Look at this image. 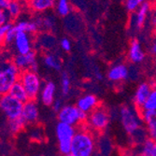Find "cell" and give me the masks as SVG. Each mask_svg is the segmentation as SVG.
Here are the masks:
<instances>
[{
	"mask_svg": "<svg viewBox=\"0 0 156 156\" xmlns=\"http://www.w3.org/2000/svg\"><path fill=\"white\" fill-rule=\"evenodd\" d=\"M139 78H140L139 69L136 67V65H133L132 66L129 67V77H128V80L134 81V80H137Z\"/></svg>",
	"mask_w": 156,
	"mask_h": 156,
	"instance_id": "d590c367",
	"label": "cell"
},
{
	"mask_svg": "<svg viewBox=\"0 0 156 156\" xmlns=\"http://www.w3.org/2000/svg\"><path fill=\"white\" fill-rule=\"evenodd\" d=\"M144 110H156V86L153 87L143 108ZM141 109V110H142Z\"/></svg>",
	"mask_w": 156,
	"mask_h": 156,
	"instance_id": "f546056e",
	"label": "cell"
},
{
	"mask_svg": "<svg viewBox=\"0 0 156 156\" xmlns=\"http://www.w3.org/2000/svg\"><path fill=\"white\" fill-rule=\"evenodd\" d=\"M25 125H26V122L22 117H20L16 120L9 121V130L11 134L16 135L24 128Z\"/></svg>",
	"mask_w": 156,
	"mask_h": 156,
	"instance_id": "484cf974",
	"label": "cell"
},
{
	"mask_svg": "<svg viewBox=\"0 0 156 156\" xmlns=\"http://www.w3.org/2000/svg\"><path fill=\"white\" fill-rule=\"evenodd\" d=\"M19 81L24 87L29 100H36L40 94L42 89V80L37 72L32 70H26L20 74Z\"/></svg>",
	"mask_w": 156,
	"mask_h": 156,
	"instance_id": "5b68a950",
	"label": "cell"
},
{
	"mask_svg": "<svg viewBox=\"0 0 156 156\" xmlns=\"http://www.w3.org/2000/svg\"><path fill=\"white\" fill-rule=\"evenodd\" d=\"M87 117L88 115L86 113L80 110L76 105H71V104L64 105L61 110L57 113L58 122L72 125L75 127L86 122Z\"/></svg>",
	"mask_w": 156,
	"mask_h": 156,
	"instance_id": "52a82bcc",
	"label": "cell"
},
{
	"mask_svg": "<svg viewBox=\"0 0 156 156\" xmlns=\"http://www.w3.org/2000/svg\"><path fill=\"white\" fill-rule=\"evenodd\" d=\"M96 149V140L93 132L87 126L77 129L72 140L71 153L73 156H94Z\"/></svg>",
	"mask_w": 156,
	"mask_h": 156,
	"instance_id": "6da1fadb",
	"label": "cell"
},
{
	"mask_svg": "<svg viewBox=\"0 0 156 156\" xmlns=\"http://www.w3.org/2000/svg\"><path fill=\"white\" fill-rule=\"evenodd\" d=\"M156 83L152 81H141L136 88L133 96V105L139 110L143 108L146 101L153 89Z\"/></svg>",
	"mask_w": 156,
	"mask_h": 156,
	"instance_id": "9c48e42d",
	"label": "cell"
},
{
	"mask_svg": "<svg viewBox=\"0 0 156 156\" xmlns=\"http://www.w3.org/2000/svg\"><path fill=\"white\" fill-rule=\"evenodd\" d=\"M17 33L18 32L15 29V27H14V24H13V26L8 31V33L6 35L5 45H11V44H13V42H14V40H15V37H16Z\"/></svg>",
	"mask_w": 156,
	"mask_h": 156,
	"instance_id": "836d02e7",
	"label": "cell"
},
{
	"mask_svg": "<svg viewBox=\"0 0 156 156\" xmlns=\"http://www.w3.org/2000/svg\"><path fill=\"white\" fill-rule=\"evenodd\" d=\"M141 119L144 123H148L153 120H156V110H140Z\"/></svg>",
	"mask_w": 156,
	"mask_h": 156,
	"instance_id": "1f68e13d",
	"label": "cell"
},
{
	"mask_svg": "<svg viewBox=\"0 0 156 156\" xmlns=\"http://www.w3.org/2000/svg\"><path fill=\"white\" fill-rule=\"evenodd\" d=\"M39 29H44L45 30H51L54 25V22L51 19V17H39L35 20Z\"/></svg>",
	"mask_w": 156,
	"mask_h": 156,
	"instance_id": "f1b7e54d",
	"label": "cell"
},
{
	"mask_svg": "<svg viewBox=\"0 0 156 156\" xmlns=\"http://www.w3.org/2000/svg\"><path fill=\"white\" fill-rule=\"evenodd\" d=\"M7 11L10 19H15L18 17L22 11V5L19 2V0H12L7 9Z\"/></svg>",
	"mask_w": 156,
	"mask_h": 156,
	"instance_id": "4316f807",
	"label": "cell"
},
{
	"mask_svg": "<svg viewBox=\"0 0 156 156\" xmlns=\"http://www.w3.org/2000/svg\"><path fill=\"white\" fill-rule=\"evenodd\" d=\"M12 0H0V9H7Z\"/></svg>",
	"mask_w": 156,
	"mask_h": 156,
	"instance_id": "60d3db41",
	"label": "cell"
},
{
	"mask_svg": "<svg viewBox=\"0 0 156 156\" xmlns=\"http://www.w3.org/2000/svg\"><path fill=\"white\" fill-rule=\"evenodd\" d=\"M37 45L39 47H41L42 49L50 51V50L53 49L55 46V38L49 34L41 35L38 38Z\"/></svg>",
	"mask_w": 156,
	"mask_h": 156,
	"instance_id": "603a6c76",
	"label": "cell"
},
{
	"mask_svg": "<svg viewBox=\"0 0 156 156\" xmlns=\"http://www.w3.org/2000/svg\"><path fill=\"white\" fill-rule=\"evenodd\" d=\"M56 91H57V88H56V84L53 81H46L42 86L39 94L42 104L47 107H51L56 99Z\"/></svg>",
	"mask_w": 156,
	"mask_h": 156,
	"instance_id": "e0dca14e",
	"label": "cell"
},
{
	"mask_svg": "<svg viewBox=\"0 0 156 156\" xmlns=\"http://www.w3.org/2000/svg\"><path fill=\"white\" fill-rule=\"evenodd\" d=\"M119 118L123 130L128 135L142 127L143 121L141 119L140 110L134 105L122 106L119 111Z\"/></svg>",
	"mask_w": 156,
	"mask_h": 156,
	"instance_id": "3957f363",
	"label": "cell"
},
{
	"mask_svg": "<svg viewBox=\"0 0 156 156\" xmlns=\"http://www.w3.org/2000/svg\"><path fill=\"white\" fill-rule=\"evenodd\" d=\"M29 7L34 12H45L55 6V0H28Z\"/></svg>",
	"mask_w": 156,
	"mask_h": 156,
	"instance_id": "ac0fdd59",
	"label": "cell"
},
{
	"mask_svg": "<svg viewBox=\"0 0 156 156\" xmlns=\"http://www.w3.org/2000/svg\"><path fill=\"white\" fill-rule=\"evenodd\" d=\"M22 118L26 124H36L39 120V108L36 100H28L23 105Z\"/></svg>",
	"mask_w": 156,
	"mask_h": 156,
	"instance_id": "2e32d148",
	"label": "cell"
},
{
	"mask_svg": "<svg viewBox=\"0 0 156 156\" xmlns=\"http://www.w3.org/2000/svg\"><path fill=\"white\" fill-rule=\"evenodd\" d=\"M77 128L75 126L69 125L58 122L55 126V136L58 141V149L62 155H66L71 151L72 140L76 135Z\"/></svg>",
	"mask_w": 156,
	"mask_h": 156,
	"instance_id": "277c9868",
	"label": "cell"
},
{
	"mask_svg": "<svg viewBox=\"0 0 156 156\" xmlns=\"http://www.w3.org/2000/svg\"><path fill=\"white\" fill-rule=\"evenodd\" d=\"M14 27H15L17 32H24V33L30 34V35L36 34L39 30L36 21L22 20L14 24Z\"/></svg>",
	"mask_w": 156,
	"mask_h": 156,
	"instance_id": "d6986e66",
	"label": "cell"
},
{
	"mask_svg": "<svg viewBox=\"0 0 156 156\" xmlns=\"http://www.w3.org/2000/svg\"><path fill=\"white\" fill-rule=\"evenodd\" d=\"M64 107V105H63V101H62V99H55V101H54V103L52 104V106H51V108H52V109L56 112V113H58L60 110H61V108Z\"/></svg>",
	"mask_w": 156,
	"mask_h": 156,
	"instance_id": "f35d334b",
	"label": "cell"
},
{
	"mask_svg": "<svg viewBox=\"0 0 156 156\" xmlns=\"http://www.w3.org/2000/svg\"><path fill=\"white\" fill-rule=\"evenodd\" d=\"M151 9V4L149 2H145L141 5L135 12L131 15V27L134 30H140L143 27L147 15Z\"/></svg>",
	"mask_w": 156,
	"mask_h": 156,
	"instance_id": "9a60e30c",
	"label": "cell"
},
{
	"mask_svg": "<svg viewBox=\"0 0 156 156\" xmlns=\"http://www.w3.org/2000/svg\"><path fill=\"white\" fill-rule=\"evenodd\" d=\"M21 71L12 61H0V97L9 93L20 78Z\"/></svg>",
	"mask_w": 156,
	"mask_h": 156,
	"instance_id": "7a4b0ae2",
	"label": "cell"
},
{
	"mask_svg": "<svg viewBox=\"0 0 156 156\" xmlns=\"http://www.w3.org/2000/svg\"><path fill=\"white\" fill-rule=\"evenodd\" d=\"M146 130L148 132L149 138L156 142V120L146 123Z\"/></svg>",
	"mask_w": 156,
	"mask_h": 156,
	"instance_id": "d6a6232c",
	"label": "cell"
},
{
	"mask_svg": "<svg viewBox=\"0 0 156 156\" xmlns=\"http://www.w3.org/2000/svg\"><path fill=\"white\" fill-rule=\"evenodd\" d=\"M129 66L123 63H117L112 65L107 72V78L110 82L120 83L128 80Z\"/></svg>",
	"mask_w": 156,
	"mask_h": 156,
	"instance_id": "8fae6325",
	"label": "cell"
},
{
	"mask_svg": "<svg viewBox=\"0 0 156 156\" xmlns=\"http://www.w3.org/2000/svg\"><path fill=\"white\" fill-rule=\"evenodd\" d=\"M34 134H40V133H38V132H37V129H36V131L34 132ZM35 136H36V138H37V139H39V138H40L39 135H35Z\"/></svg>",
	"mask_w": 156,
	"mask_h": 156,
	"instance_id": "f6af8a7d",
	"label": "cell"
},
{
	"mask_svg": "<svg viewBox=\"0 0 156 156\" xmlns=\"http://www.w3.org/2000/svg\"><path fill=\"white\" fill-rule=\"evenodd\" d=\"M150 53L154 59H156V40L152 42L150 47Z\"/></svg>",
	"mask_w": 156,
	"mask_h": 156,
	"instance_id": "ab89813d",
	"label": "cell"
},
{
	"mask_svg": "<svg viewBox=\"0 0 156 156\" xmlns=\"http://www.w3.org/2000/svg\"><path fill=\"white\" fill-rule=\"evenodd\" d=\"M135 156H143V155H140V154H136Z\"/></svg>",
	"mask_w": 156,
	"mask_h": 156,
	"instance_id": "c3c4849f",
	"label": "cell"
},
{
	"mask_svg": "<svg viewBox=\"0 0 156 156\" xmlns=\"http://www.w3.org/2000/svg\"><path fill=\"white\" fill-rule=\"evenodd\" d=\"M12 26H13V23H9L5 25L0 26V47L5 44L6 35Z\"/></svg>",
	"mask_w": 156,
	"mask_h": 156,
	"instance_id": "e575fe53",
	"label": "cell"
},
{
	"mask_svg": "<svg viewBox=\"0 0 156 156\" xmlns=\"http://www.w3.org/2000/svg\"><path fill=\"white\" fill-rule=\"evenodd\" d=\"M151 156H156V142H155V146H154V148H153V151H152Z\"/></svg>",
	"mask_w": 156,
	"mask_h": 156,
	"instance_id": "7bdbcfd3",
	"label": "cell"
},
{
	"mask_svg": "<svg viewBox=\"0 0 156 156\" xmlns=\"http://www.w3.org/2000/svg\"><path fill=\"white\" fill-rule=\"evenodd\" d=\"M60 47L65 51H70L72 48L71 41H70L67 37H64L60 40Z\"/></svg>",
	"mask_w": 156,
	"mask_h": 156,
	"instance_id": "74e56055",
	"label": "cell"
},
{
	"mask_svg": "<svg viewBox=\"0 0 156 156\" xmlns=\"http://www.w3.org/2000/svg\"><path fill=\"white\" fill-rule=\"evenodd\" d=\"M127 59L132 65H139L143 63L146 59V52L143 49L142 44L136 38L131 40L128 52H127Z\"/></svg>",
	"mask_w": 156,
	"mask_h": 156,
	"instance_id": "7c38bea8",
	"label": "cell"
},
{
	"mask_svg": "<svg viewBox=\"0 0 156 156\" xmlns=\"http://www.w3.org/2000/svg\"><path fill=\"white\" fill-rule=\"evenodd\" d=\"M147 2V0H125L124 6L130 12H135L141 5Z\"/></svg>",
	"mask_w": 156,
	"mask_h": 156,
	"instance_id": "4dcf8cb0",
	"label": "cell"
},
{
	"mask_svg": "<svg viewBox=\"0 0 156 156\" xmlns=\"http://www.w3.org/2000/svg\"><path fill=\"white\" fill-rule=\"evenodd\" d=\"M23 105L24 103L13 97L9 94L0 97V109L9 121L16 120L22 117Z\"/></svg>",
	"mask_w": 156,
	"mask_h": 156,
	"instance_id": "ba28073f",
	"label": "cell"
},
{
	"mask_svg": "<svg viewBox=\"0 0 156 156\" xmlns=\"http://www.w3.org/2000/svg\"><path fill=\"white\" fill-rule=\"evenodd\" d=\"M63 156H73L71 153H69V154H66V155H63Z\"/></svg>",
	"mask_w": 156,
	"mask_h": 156,
	"instance_id": "7dc6e473",
	"label": "cell"
},
{
	"mask_svg": "<svg viewBox=\"0 0 156 156\" xmlns=\"http://www.w3.org/2000/svg\"><path fill=\"white\" fill-rule=\"evenodd\" d=\"M13 47L17 54H27L33 51V39L30 34L18 32L13 42Z\"/></svg>",
	"mask_w": 156,
	"mask_h": 156,
	"instance_id": "4fadbf2b",
	"label": "cell"
},
{
	"mask_svg": "<svg viewBox=\"0 0 156 156\" xmlns=\"http://www.w3.org/2000/svg\"><path fill=\"white\" fill-rule=\"evenodd\" d=\"M76 106L80 110L88 115L99 107V99L94 94H84L78 98Z\"/></svg>",
	"mask_w": 156,
	"mask_h": 156,
	"instance_id": "5bb4252c",
	"label": "cell"
},
{
	"mask_svg": "<svg viewBox=\"0 0 156 156\" xmlns=\"http://www.w3.org/2000/svg\"><path fill=\"white\" fill-rule=\"evenodd\" d=\"M155 146V141L151 140V138H148L143 144H141L138 148V153L136 154H140V155H143V156H151L153 148Z\"/></svg>",
	"mask_w": 156,
	"mask_h": 156,
	"instance_id": "83f0119b",
	"label": "cell"
},
{
	"mask_svg": "<svg viewBox=\"0 0 156 156\" xmlns=\"http://www.w3.org/2000/svg\"><path fill=\"white\" fill-rule=\"evenodd\" d=\"M71 91V80L66 72H63L61 75V94L63 97L69 95Z\"/></svg>",
	"mask_w": 156,
	"mask_h": 156,
	"instance_id": "d4e9b609",
	"label": "cell"
},
{
	"mask_svg": "<svg viewBox=\"0 0 156 156\" xmlns=\"http://www.w3.org/2000/svg\"><path fill=\"white\" fill-rule=\"evenodd\" d=\"M110 115L107 108L102 106H99L90 114H88L86 124L92 132H104L109 124Z\"/></svg>",
	"mask_w": 156,
	"mask_h": 156,
	"instance_id": "8992f818",
	"label": "cell"
},
{
	"mask_svg": "<svg viewBox=\"0 0 156 156\" xmlns=\"http://www.w3.org/2000/svg\"><path fill=\"white\" fill-rule=\"evenodd\" d=\"M43 63L48 68L55 70V71H61L62 69V61L59 56L54 53L47 52L43 56Z\"/></svg>",
	"mask_w": 156,
	"mask_h": 156,
	"instance_id": "ffe728a7",
	"label": "cell"
},
{
	"mask_svg": "<svg viewBox=\"0 0 156 156\" xmlns=\"http://www.w3.org/2000/svg\"><path fill=\"white\" fill-rule=\"evenodd\" d=\"M55 9L60 16L66 17L71 11V6H70L68 0H56Z\"/></svg>",
	"mask_w": 156,
	"mask_h": 156,
	"instance_id": "cb8c5ba5",
	"label": "cell"
},
{
	"mask_svg": "<svg viewBox=\"0 0 156 156\" xmlns=\"http://www.w3.org/2000/svg\"><path fill=\"white\" fill-rule=\"evenodd\" d=\"M152 33H153V37H154L156 38V22L154 23V27H153Z\"/></svg>",
	"mask_w": 156,
	"mask_h": 156,
	"instance_id": "b9f144b4",
	"label": "cell"
},
{
	"mask_svg": "<svg viewBox=\"0 0 156 156\" xmlns=\"http://www.w3.org/2000/svg\"><path fill=\"white\" fill-rule=\"evenodd\" d=\"M148 138V132L146 130V127L143 126L129 135V141L136 147H139L141 144H143Z\"/></svg>",
	"mask_w": 156,
	"mask_h": 156,
	"instance_id": "44dd1931",
	"label": "cell"
},
{
	"mask_svg": "<svg viewBox=\"0 0 156 156\" xmlns=\"http://www.w3.org/2000/svg\"><path fill=\"white\" fill-rule=\"evenodd\" d=\"M12 62L19 68L21 72L26 71V70L37 72V54L34 51L27 54H16L13 57Z\"/></svg>",
	"mask_w": 156,
	"mask_h": 156,
	"instance_id": "30bf717a",
	"label": "cell"
},
{
	"mask_svg": "<svg viewBox=\"0 0 156 156\" xmlns=\"http://www.w3.org/2000/svg\"><path fill=\"white\" fill-rule=\"evenodd\" d=\"M154 76H155V78H156V63H155V65H154Z\"/></svg>",
	"mask_w": 156,
	"mask_h": 156,
	"instance_id": "bcb514c9",
	"label": "cell"
},
{
	"mask_svg": "<svg viewBox=\"0 0 156 156\" xmlns=\"http://www.w3.org/2000/svg\"><path fill=\"white\" fill-rule=\"evenodd\" d=\"M122 156H135L133 153H129V152H125V153H123Z\"/></svg>",
	"mask_w": 156,
	"mask_h": 156,
	"instance_id": "ee69618b",
	"label": "cell"
},
{
	"mask_svg": "<svg viewBox=\"0 0 156 156\" xmlns=\"http://www.w3.org/2000/svg\"><path fill=\"white\" fill-rule=\"evenodd\" d=\"M9 94L10 95H12L13 97H15L16 99H18V100L22 101L23 103H25L29 100L24 87L23 86V84L19 80L13 84V86L11 87Z\"/></svg>",
	"mask_w": 156,
	"mask_h": 156,
	"instance_id": "7402d4cb",
	"label": "cell"
},
{
	"mask_svg": "<svg viewBox=\"0 0 156 156\" xmlns=\"http://www.w3.org/2000/svg\"><path fill=\"white\" fill-rule=\"evenodd\" d=\"M9 21H10V17L9 15L7 9H0V26L9 23Z\"/></svg>",
	"mask_w": 156,
	"mask_h": 156,
	"instance_id": "8d00e7d4",
	"label": "cell"
}]
</instances>
